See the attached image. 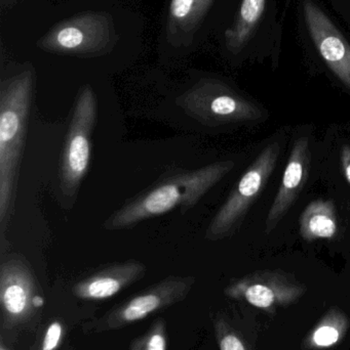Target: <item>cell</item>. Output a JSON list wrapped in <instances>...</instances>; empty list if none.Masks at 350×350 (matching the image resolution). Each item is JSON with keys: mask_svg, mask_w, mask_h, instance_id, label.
<instances>
[{"mask_svg": "<svg viewBox=\"0 0 350 350\" xmlns=\"http://www.w3.org/2000/svg\"><path fill=\"white\" fill-rule=\"evenodd\" d=\"M99 16H82L72 18L55 27L49 36L45 37V46L61 53H84L104 47L109 38L106 32H90L104 22Z\"/></svg>", "mask_w": 350, "mask_h": 350, "instance_id": "cell-12", "label": "cell"}, {"mask_svg": "<svg viewBox=\"0 0 350 350\" xmlns=\"http://www.w3.org/2000/svg\"><path fill=\"white\" fill-rule=\"evenodd\" d=\"M176 104L189 117L207 126L250 122L262 117L260 109L216 79H201L181 94Z\"/></svg>", "mask_w": 350, "mask_h": 350, "instance_id": "cell-3", "label": "cell"}, {"mask_svg": "<svg viewBox=\"0 0 350 350\" xmlns=\"http://www.w3.org/2000/svg\"><path fill=\"white\" fill-rule=\"evenodd\" d=\"M214 0H170L168 32L184 34L193 32L211 8Z\"/></svg>", "mask_w": 350, "mask_h": 350, "instance_id": "cell-16", "label": "cell"}, {"mask_svg": "<svg viewBox=\"0 0 350 350\" xmlns=\"http://www.w3.org/2000/svg\"><path fill=\"white\" fill-rule=\"evenodd\" d=\"M98 114L96 94L90 85L78 94L62 155L61 189L66 197H75L90 167L92 135Z\"/></svg>", "mask_w": 350, "mask_h": 350, "instance_id": "cell-4", "label": "cell"}, {"mask_svg": "<svg viewBox=\"0 0 350 350\" xmlns=\"http://www.w3.org/2000/svg\"><path fill=\"white\" fill-rule=\"evenodd\" d=\"M305 291L304 285L283 271H260L234 282L226 288L225 294L271 312L296 304Z\"/></svg>", "mask_w": 350, "mask_h": 350, "instance_id": "cell-8", "label": "cell"}, {"mask_svg": "<svg viewBox=\"0 0 350 350\" xmlns=\"http://www.w3.org/2000/svg\"><path fill=\"white\" fill-rule=\"evenodd\" d=\"M337 220L334 204L316 200L306 207L300 218V234L308 242L330 239L336 234Z\"/></svg>", "mask_w": 350, "mask_h": 350, "instance_id": "cell-14", "label": "cell"}, {"mask_svg": "<svg viewBox=\"0 0 350 350\" xmlns=\"http://www.w3.org/2000/svg\"><path fill=\"white\" fill-rule=\"evenodd\" d=\"M32 70L3 80L0 88V234L4 242L6 226L14 207L21 158L32 105Z\"/></svg>", "mask_w": 350, "mask_h": 350, "instance_id": "cell-2", "label": "cell"}, {"mask_svg": "<svg viewBox=\"0 0 350 350\" xmlns=\"http://www.w3.org/2000/svg\"><path fill=\"white\" fill-rule=\"evenodd\" d=\"M131 350H166V323L158 320L143 336L133 341Z\"/></svg>", "mask_w": 350, "mask_h": 350, "instance_id": "cell-17", "label": "cell"}, {"mask_svg": "<svg viewBox=\"0 0 350 350\" xmlns=\"http://www.w3.org/2000/svg\"><path fill=\"white\" fill-rule=\"evenodd\" d=\"M195 284L193 277L171 275L113 308L105 316L84 325V331L86 333H102L125 328L154 312L166 310L183 301L190 293Z\"/></svg>", "mask_w": 350, "mask_h": 350, "instance_id": "cell-7", "label": "cell"}, {"mask_svg": "<svg viewBox=\"0 0 350 350\" xmlns=\"http://www.w3.org/2000/svg\"><path fill=\"white\" fill-rule=\"evenodd\" d=\"M234 168V161H220L174 174L119 208L103 226L125 230L173 210L190 209Z\"/></svg>", "mask_w": 350, "mask_h": 350, "instance_id": "cell-1", "label": "cell"}, {"mask_svg": "<svg viewBox=\"0 0 350 350\" xmlns=\"http://www.w3.org/2000/svg\"><path fill=\"white\" fill-rule=\"evenodd\" d=\"M349 328V319L337 308H331L316 327L306 335L304 349L320 350L334 347L342 340Z\"/></svg>", "mask_w": 350, "mask_h": 350, "instance_id": "cell-15", "label": "cell"}, {"mask_svg": "<svg viewBox=\"0 0 350 350\" xmlns=\"http://www.w3.org/2000/svg\"><path fill=\"white\" fill-rule=\"evenodd\" d=\"M306 28L326 65L350 90V44L336 25L312 0H303Z\"/></svg>", "mask_w": 350, "mask_h": 350, "instance_id": "cell-9", "label": "cell"}, {"mask_svg": "<svg viewBox=\"0 0 350 350\" xmlns=\"http://www.w3.org/2000/svg\"><path fill=\"white\" fill-rule=\"evenodd\" d=\"M215 333L220 350H248L244 341L224 320L215 323Z\"/></svg>", "mask_w": 350, "mask_h": 350, "instance_id": "cell-18", "label": "cell"}, {"mask_svg": "<svg viewBox=\"0 0 350 350\" xmlns=\"http://www.w3.org/2000/svg\"><path fill=\"white\" fill-rule=\"evenodd\" d=\"M45 304L29 263L18 255H10L0 265L1 335L14 332L33 322Z\"/></svg>", "mask_w": 350, "mask_h": 350, "instance_id": "cell-5", "label": "cell"}, {"mask_svg": "<svg viewBox=\"0 0 350 350\" xmlns=\"http://www.w3.org/2000/svg\"><path fill=\"white\" fill-rule=\"evenodd\" d=\"M279 152V144L273 143L259 154L210 222L205 232L208 240H223L238 230L251 206L262 193L273 174Z\"/></svg>", "mask_w": 350, "mask_h": 350, "instance_id": "cell-6", "label": "cell"}, {"mask_svg": "<svg viewBox=\"0 0 350 350\" xmlns=\"http://www.w3.org/2000/svg\"><path fill=\"white\" fill-rule=\"evenodd\" d=\"M0 343H1V345H0V350H8V347H6L5 343H4L3 338L1 337V340H0Z\"/></svg>", "mask_w": 350, "mask_h": 350, "instance_id": "cell-21", "label": "cell"}, {"mask_svg": "<svg viewBox=\"0 0 350 350\" xmlns=\"http://www.w3.org/2000/svg\"><path fill=\"white\" fill-rule=\"evenodd\" d=\"M341 164H342V170L345 172L347 181L350 183V147L345 146L341 151Z\"/></svg>", "mask_w": 350, "mask_h": 350, "instance_id": "cell-20", "label": "cell"}, {"mask_svg": "<svg viewBox=\"0 0 350 350\" xmlns=\"http://www.w3.org/2000/svg\"><path fill=\"white\" fill-rule=\"evenodd\" d=\"M267 0H242L234 24L225 32V42L232 53H238L253 38L266 8Z\"/></svg>", "mask_w": 350, "mask_h": 350, "instance_id": "cell-13", "label": "cell"}, {"mask_svg": "<svg viewBox=\"0 0 350 350\" xmlns=\"http://www.w3.org/2000/svg\"><path fill=\"white\" fill-rule=\"evenodd\" d=\"M64 327L59 321H53L45 331L41 342L40 350H55L61 343L63 337Z\"/></svg>", "mask_w": 350, "mask_h": 350, "instance_id": "cell-19", "label": "cell"}, {"mask_svg": "<svg viewBox=\"0 0 350 350\" xmlns=\"http://www.w3.org/2000/svg\"><path fill=\"white\" fill-rule=\"evenodd\" d=\"M146 271V265L137 260L114 263L78 281L72 293L82 300L108 299L143 279Z\"/></svg>", "mask_w": 350, "mask_h": 350, "instance_id": "cell-11", "label": "cell"}, {"mask_svg": "<svg viewBox=\"0 0 350 350\" xmlns=\"http://www.w3.org/2000/svg\"><path fill=\"white\" fill-rule=\"evenodd\" d=\"M310 139L302 137L294 144L284 174L279 193L275 196L265 224V232L271 234L289 211L303 189L310 172Z\"/></svg>", "mask_w": 350, "mask_h": 350, "instance_id": "cell-10", "label": "cell"}]
</instances>
